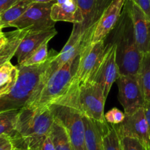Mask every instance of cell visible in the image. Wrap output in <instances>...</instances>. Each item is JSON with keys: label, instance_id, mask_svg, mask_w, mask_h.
<instances>
[{"label": "cell", "instance_id": "cell-19", "mask_svg": "<svg viewBox=\"0 0 150 150\" xmlns=\"http://www.w3.org/2000/svg\"><path fill=\"white\" fill-rule=\"evenodd\" d=\"M27 33V30H16L10 32L8 41L0 49V66L10 61L15 55L18 45Z\"/></svg>", "mask_w": 150, "mask_h": 150}, {"label": "cell", "instance_id": "cell-33", "mask_svg": "<svg viewBox=\"0 0 150 150\" xmlns=\"http://www.w3.org/2000/svg\"><path fill=\"white\" fill-rule=\"evenodd\" d=\"M3 28V26L0 24V49L7 44L8 39H9V33H3L2 32V29Z\"/></svg>", "mask_w": 150, "mask_h": 150}, {"label": "cell", "instance_id": "cell-2", "mask_svg": "<svg viewBox=\"0 0 150 150\" xmlns=\"http://www.w3.org/2000/svg\"><path fill=\"white\" fill-rule=\"evenodd\" d=\"M50 107L23 108L19 110L12 138L16 148L38 150L50 135L54 122Z\"/></svg>", "mask_w": 150, "mask_h": 150}, {"label": "cell", "instance_id": "cell-3", "mask_svg": "<svg viewBox=\"0 0 150 150\" xmlns=\"http://www.w3.org/2000/svg\"><path fill=\"white\" fill-rule=\"evenodd\" d=\"M112 32L111 42L116 47V62L120 74L136 75L143 54L137 46L127 0H125L120 18Z\"/></svg>", "mask_w": 150, "mask_h": 150}, {"label": "cell", "instance_id": "cell-30", "mask_svg": "<svg viewBox=\"0 0 150 150\" xmlns=\"http://www.w3.org/2000/svg\"><path fill=\"white\" fill-rule=\"evenodd\" d=\"M18 0H0V15L9 9Z\"/></svg>", "mask_w": 150, "mask_h": 150}, {"label": "cell", "instance_id": "cell-10", "mask_svg": "<svg viewBox=\"0 0 150 150\" xmlns=\"http://www.w3.org/2000/svg\"><path fill=\"white\" fill-rule=\"evenodd\" d=\"M119 75L120 72L116 62V47L110 41L105 46L102 61L92 82L102 86L107 99L112 84L116 82Z\"/></svg>", "mask_w": 150, "mask_h": 150}, {"label": "cell", "instance_id": "cell-12", "mask_svg": "<svg viewBox=\"0 0 150 150\" xmlns=\"http://www.w3.org/2000/svg\"><path fill=\"white\" fill-rule=\"evenodd\" d=\"M125 0H112L95 25L91 43L105 41L119 21Z\"/></svg>", "mask_w": 150, "mask_h": 150}, {"label": "cell", "instance_id": "cell-7", "mask_svg": "<svg viewBox=\"0 0 150 150\" xmlns=\"http://www.w3.org/2000/svg\"><path fill=\"white\" fill-rule=\"evenodd\" d=\"M105 41L90 43L80 54L78 67L70 91L77 90L81 85L93 81L105 51Z\"/></svg>", "mask_w": 150, "mask_h": 150}, {"label": "cell", "instance_id": "cell-5", "mask_svg": "<svg viewBox=\"0 0 150 150\" xmlns=\"http://www.w3.org/2000/svg\"><path fill=\"white\" fill-rule=\"evenodd\" d=\"M106 99L102 86L91 82L81 85L77 90L71 91L57 103L78 110L83 116L96 122H105L104 108Z\"/></svg>", "mask_w": 150, "mask_h": 150}, {"label": "cell", "instance_id": "cell-24", "mask_svg": "<svg viewBox=\"0 0 150 150\" xmlns=\"http://www.w3.org/2000/svg\"><path fill=\"white\" fill-rule=\"evenodd\" d=\"M104 150H123L120 138L114 125L106 123L103 135Z\"/></svg>", "mask_w": 150, "mask_h": 150}, {"label": "cell", "instance_id": "cell-31", "mask_svg": "<svg viewBox=\"0 0 150 150\" xmlns=\"http://www.w3.org/2000/svg\"><path fill=\"white\" fill-rule=\"evenodd\" d=\"M38 150H55L54 144L50 135L44 139V142L42 143Z\"/></svg>", "mask_w": 150, "mask_h": 150}, {"label": "cell", "instance_id": "cell-18", "mask_svg": "<svg viewBox=\"0 0 150 150\" xmlns=\"http://www.w3.org/2000/svg\"><path fill=\"white\" fill-rule=\"evenodd\" d=\"M18 69L11 60L0 66V97L8 94L16 83Z\"/></svg>", "mask_w": 150, "mask_h": 150}, {"label": "cell", "instance_id": "cell-15", "mask_svg": "<svg viewBox=\"0 0 150 150\" xmlns=\"http://www.w3.org/2000/svg\"><path fill=\"white\" fill-rule=\"evenodd\" d=\"M55 29L39 32H29L26 34L18 45L15 55L18 59V63L21 64L35 50H37L46 41H50L57 35Z\"/></svg>", "mask_w": 150, "mask_h": 150}, {"label": "cell", "instance_id": "cell-1", "mask_svg": "<svg viewBox=\"0 0 150 150\" xmlns=\"http://www.w3.org/2000/svg\"><path fill=\"white\" fill-rule=\"evenodd\" d=\"M49 52V58L42 64L17 66L18 79L11 91L0 97V112L21 110L28 106L37 97L52 71V62L58 54L53 50Z\"/></svg>", "mask_w": 150, "mask_h": 150}, {"label": "cell", "instance_id": "cell-17", "mask_svg": "<svg viewBox=\"0 0 150 150\" xmlns=\"http://www.w3.org/2000/svg\"><path fill=\"white\" fill-rule=\"evenodd\" d=\"M85 126V150H104V129L107 122L101 123L83 116Z\"/></svg>", "mask_w": 150, "mask_h": 150}, {"label": "cell", "instance_id": "cell-26", "mask_svg": "<svg viewBox=\"0 0 150 150\" xmlns=\"http://www.w3.org/2000/svg\"><path fill=\"white\" fill-rule=\"evenodd\" d=\"M120 140L123 150H150L138 138L125 136L121 137Z\"/></svg>", "mask_w": 150, "mask_h": 150}, {"label": "cell", "instance_id": "cell-6", "mask_svg": "<svg viewBox=\"0 0 150 150\" xmlns=\"http://www.w3.org/2000/svg\"><path fill=\"white\" fill-rule=\"evenodd\" d=\"M50 108L54 117L66 128L72 150H85V126L81 112L67 105H52Z\"/></svg>", "mask_w": 150, "mask_h": 150}, {"label": "cell", "instance_id": "cell-35", "mask_svg": "<svg viewBox=\"0 0 150 150\" xmlns=\"http://www.w3.org/2000/svg\"><path fill=\"white\" fill-rule=\"evenodd\" d=\"M15 150H23V149H18V148H16Z\"/></svg>", "mask_w": 150, "mask_h": 150}, {"label": "cell", "instance_id": "cell-27", "mask_svg": "<svg viewBox=\"0 0 150 150\" xmlns=\"http://www.w3.org/2000/svg\"><path fill=\"white\" fill-rule=\"evenodd\" d=\"M125 118V113L116 108H113L105 113V119L107 123L117 125L122 123Z\"/></svg>", "mask_w": 150, "mask_h": 150}, {"label": "cell", "instance_id": "cell-4", "mask_svg": "<svg viewBox=\"0 0 150 150\" xmlns=\"http://www.w3.org/2000/svg\"><path fill=\"white\" fill-rule=\"evenodd\" d=\"M80 55L52 71L37 97L25 108H46L60 102L70 91L74 81Z\"/></svg>", "mask_w": 150, "mask_h": 150}, {"label": "cell", "instance_id": "cell-16", "mask_svg": "<svg viewBox=\"0 0 150 150\" xmlns=\"http://www.w3.org/2000/svg\"><path fill=\"white\" fill-rule=\"evenodd\" d=\"M51 18L55 22L66 21L74 24L83 22L77 0H55L51 8Z\"/></svg>", "mask_w": 150, "mask_h": 150}, {"label": "cell", "instance_id": "cell-21", "mask_svg": "<svg viewBox=\"0 0 150 150\" xmlns=\"http://www.w3.org/2000/svg\"><path fill=\"white\" fill-rule=\"evenodd\" d=\"M137 77L145 101L150 102V52L143 54Z\"/></svg>", "mask_w": 150, "mask_h": 150}, {"label": "cell", "instance_id": "cell-11", "mask_svg": "<svg viewBox=\"0 0 150 150\" xmlns=\"http://www.w3.org/2000/svg\"><path fill=\"white\" fill-rule=\"evenodd\" d=\"M114 126L119 138L127 136L138 138L150 149L148 125L143 108L132 114H125V120Z\"/></svg>", "mask_w": 150, "mask_h": 150}, {"label": "cell", "instance_id": "cell-29", "mask_svg": "<svg viewBox=\"0 0 150 150\" xmlns=\"http://www.w3.org/2000/svg\"><path fill=\"white\" fill-rule=\"evenodd\" d=\"M150 19V0H132Z\"/></svg>", "mask_w": 150, "mask_h": 150}, {"label": "cell", "instance_id": "cell-8", "mask_svg": "<svg viewBox=\"0 0 150 150\" xmlns=\"http://www.w3.org/2000/svg\"><path fill=\"white\" fill-rule=\"evenodd\" d=\"M55 1L48 3H33L20 18L10 27L16 30L39 32L54 28L55 21L51 18V8Z\"/></svg>", "mask_w": 150, "mask_h": 150}, {"label": "cell", "instance_id": "cell-14", "mask_svg": "<svg viewBox=\"0 0 150 150\" xmlns=\"http://www.w3.org/2000/svg\"><path fill=\"white\" fill-rule=\"evenodd\" d=\"M137 46L142 54L150 52V19L132 0H127Z\"/></svg>", "mask_w": 150, "mask_h": 150}, {"label": "cell", "instance_id": "cell-28", "mask_svg": "<svg viewBox=\"0 0 150 150\" xmlns=\"http://www.w3.org/2000/svg\"><path fill=\"white\" fill-rule=\"evenodd\" d=\"M12 138L6 134L0 135V150H15Z\"/></svg>", "mask_w": 150, "mask_h": 150}, {"label": "cell", "instance_id": "cell-20", "mask_svg": "<svg viewBox=\"0 0 150 150\" xmlns=\"http://www.w3.org/2000/svg\"><path fill=\"white\" fill-rule=\"evenodd\" d=\"M50 135L54 144L55 150H72L69 136L66 128L60 121L54 117Z\"/></svg>", "mask_w": 150, "mask_h": 150}, {"label": "cell", "instance_id": "cell-32", "mask_svg": "<svg viewBox=\"0 0 150 150\" xmlns=\"http://www.w3.org/2000/svg\"><path fill=\"white\" fill-rule=\"evenodd\" d=\"M143 108H144L146 120L147 125H148L149 136V141H150V102L145 101V103H144Z\"/></svg>", "mask_w": 150, "mask_h": 150}, {"label": "cell", "instance_id": "cell-13", "mask_svg": "<svg viewBox=\"0 0 150 150\" xmlns=\"http://www.w3.org/2000/svg\"><path fill=\"white\" fill-rule=\"evenodd\" d=\"M112 0H77L83 17L80 24H74L72 31L78 34L85 32L96 24Z\"/></svg>", "mask_w": 150, "mask_h": 150}, {"label": "cell", "instance_id": "cell-25", "mask_svg": "<svg viewBox=\"0 0 150 150\" xmlns=\"http://www.w3.org/2000/svg\"><path fill=\"white\" fill-rule=\"evenodd\" d=\"M48 43L49 41L44 42L37 50H35L24 62L18 65L26 66H35L42 64L47 61L50 56V52L48 51Z\"/></svg>", "mask_w": 150, "mask_h": 150}, {"label": "cell", "instance_id": "cell-9", "mask_svg": "<svg viewBox=\"0 0 150 150\" xmlns=\"http://www.w3.org/2000/svg\"><path fill=\"white\" fill-rule=\"evenodd\" d=\"M119 93L118 99L125 109V114H132L144 107V94L136 75H119L116 80Z\"/></svg>", "mask_w": 150, "mask_h": 150}, {"label": "cell", "instance_id": "cell-23", "mask_svg": "<svg viewBox=\"0 0 150 150\" xmlns=\"http://www.w3.org/2000/svg\"><path fill=\"white\" fill-rule=\"evenodd\" d=\"M18 112L19 110L0 112V135L6 134L11 138L12 137L15 131Z\"/></svg>", "mask_w": 150, "mask_h": 150}, {"label": "cell", "instance_id": "cell-22", "mask_svg": "<svg viewBox=\"0 0 150 150\" xmlns=\"http://www.w3.org/2000/svg\"><path fill=\"white\" fill-rule=\"evenodd\" d=\"M32 4L33 2L30 0H18L12 7L0 15V24L4 28L10 27L13 21L24 13Z\"/></svg>", "mask_w": 150, "mask_h": 150}, {"label": "cell", "instance_id": "cell-34", "mask_svg": "<svg viewBox=\"0 0 150 150\" xmlns=\"http://www.w3.org/2000/svg\"><path fill=\"white\" fill-rule=\"evenodd\" d=\"M33 3H48V2H54L55 0H30Z\"/></svg>", "mask_w": 150, "mask_h": 150}]
</instances>
